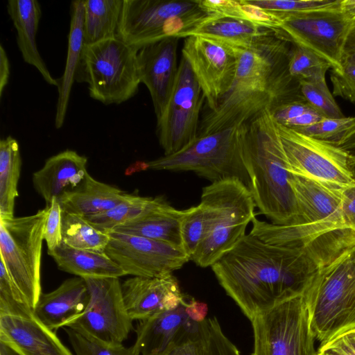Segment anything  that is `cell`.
<instances>
[{
	"label": "cell",
	"mask_w": 355,
	"mask_h": 355,
	"mask_svg": "<svg viewBox=\"0 0 355 355\" xmlns=\"http://www.w3.org/2000/svg\"><path fill=\"white\" fill-rule=\"evenodd\" d=\"M293 44L278 35L248 49H239L236 77L218 107L200 121L198 137L247 123L266 108L305 101L300 83L288 71Z\"/></svg>",
	"instance_id": "cell-2"
},
{
	"label": "cell",
	"mask_w": 355,
	"mask_h": 355,
	"mask_svg": "<svg viewBox=\"0 0 355 355\" xmlns=\"http://www.w3.org/2000/svg\"><path fill=\"white\" fill-rule=\"evenodd\" d=\"M245 1L269 12L291 14L331 7L338 3L340 0H245Z\"/></svg>",
	"instance_id": "cell-40"
},
{
	"label": "cell",
	"mask_w": 355,
	"mask_h": 355,
	"mask_svg": "<svg viewBox=\"0 0 355 355\" xmlns=\"http://www.w3.org/2000/svg\"><path fill=\"white\" fill-rule=\"evenodd\" d=\"M184 214V209H177L164 200L148 214L119 225L112 231L182 247L181 223Z\"/></svg>",
	"instance_id": "cell-26"
},
{
	"label": "cell",
	"mask_w": 355,
	"mask_h": 355,
	"mask_svg": "<svg viewBox=\"0 0 355 355\" xmlns=\"http://www.w3.org/2000/svg\"><path fill=\"white\" fill-rule=\"evenodd\" d=\"M62 243L80 250L104 252L109 241V233L94 227L85 217L62 211Z\"/></svg>",
	"instance_id": "cell-33"
},
{
	"label": "cell",
	"mask_w": 355,
	"mask_h": 355,
	"mask_svg": "<svg viewBox=\"0 0 355 355\" xmlns=\"http://www.w3.org/2000/svg\"><path fill=\"white\" fill-rule=\"evenodd\" d=\"M168 355H205L204 335L200 339L189 340L176 346Z\"/></svg>",
	"instance_id": "cell-48"
},
{
	"label": "cell",
	"mask_w": 355,
	"mask_h": 355,
	"mask_svg": "<svg viewBox=\"0 0 355 355\" xmlns=\"http://www.w3.org/2000/svg\"><path fill=\"white\" fill-rule=\"evenodd\" d=\"M352 121V116L324 118L313 125L292 129L311 138L332 143L348 128Z\"/></svg>",
	"instance_id": "cell-42"
},
{
	"label": "cell",
	"mask_w": 355,
	"mask_h": 355,
	"mask_svg": "<svg viewBox=\"0 0 355 355\" xmlns=\"http://www.w3.org/2000/svg\"><path fill=\"white\" fill-rule=\"evenodd\" d=\"M179 40L166 37L148 44L138 51L139 79L149 91L157 120L167 105L175 80Z\"/></svg>",
	"instance_id": "cell-19"
},
{
	"label": "cell",
	"mask_w": 355,
	"mask_h": 355,
	"mask_svg": "<svg viewBox=\"0 0 355 355\" xmlns=\"http://www.w3.org/2000/svg\"><path fill=\"white\" fill-rule=\"evenodd\" d=\"M220 285L250 320L304 295L320 264L305 245H274L243 236L211 266Z\"/></svg>",
	"instance_id": "cell-1"
},
{
	"label": "cell",
	"mask_w": 355,
	"mask_h": 355,
	"mask_svg": "<svg viewBox=\"0 0 355 355\" xmlns=\"http://www.w3.org/2000/svg\"><path fill=\"white\" fill-rule=\"evenodd\" d=\"M275 35H278L277 30L250 21L214 16L191 31L187 37L200 35L236 48L248 49Z\"/></svg>",
	"instance_id": "cell-27"
},
{
	"label": "cell",
	"mask_w": 355,
	"mask_h": 355,
	"mask_svg": "<svg viewBox=\"0 0 355 355\" xmlns=\"http://www.w3.org/2000/svg\"><path fill=\"white\" fill-rule=\"evenodd\" d=\"M208 230L207 212L202 203L184 209L181 235L182 247L190 259L207 236Z\"/></svg>",
	"instance_id": "cell-36"
},
{
	"label": "cell",
	"mask_w": 355,
	"mask_h": 355,
	"mask_svg": "<svg viewBox=\"0 0 355 355\" xmlns=\"http://www.w3.org/2000/svg\"><path fill=\"white\" fill-rule=\"evenodd\" d=\"M324 118L325 117L315 110H312L289 121L284 126L290 128L309 126L318 123Z\"/></svg>",
	"instance_id": "cell-50"
},
{
	"label": "cell",
	"mask_w": 355,
	"mask_h": 355,
	"mask_svg": "<svg viewBox=\"0 0 355 355\" xmlns=\"http://www.w3.org/2000/svg\"><path fill=\"white\" fill-rule=\"evenodd\" d=\"M138 51L117 36L84 45L76 79L88 85L93 99L121 104L137 93L141 83Z\"/></svg>",
	"instance_id": "cell-8"
},
{
	"label": "cell",
	"mask_w": 355,
	"mask_h": 355,
	"mask_svg": "<svg viewBox=\"0 0 355 355\" xmlns=\"http://www.w3.org/2000/svg\"><path fill=\"white\" fill-rule=\"evenodd\" d=\"M89 300L85 312L67 327L107 343L121 345L132 329L121 283L116 277H85Z\"/></svg>",
	"instance_id": "cell-16"
},
{
	"label": "cell",
	"mask_w": 355,
	"mask_h": 355,
	"mask_svg": "<svg viewBox=\"0 0 355 355\" xmlns=\"http://www.w3.org/2000/svg\"><path fill=\"white\" fill-rule=\"evenodd\" d=\"M342 0L335 6L291 14H276L278 35L294 46L306 49L324 61L331 69L342 67L343 46L352 21Z\"/></svg>",
	"instance_id": "cell-12"
},
{
	"label": "cell",
	"mask_w": 355,
	"mask_h": 355,
	"mask_svg": "<svg viewBox=\"0 0 355 355\" xmlns=\"http://www.w3.org/2000/svg\"><path fill=\"white\" fill-rule=\"evenodd\" d=\"M341 212L345 225L355 231V183L342 189Z\"/></svg>",
	"instance_id": "cell-47"
},
{
	"label": "cell",
	"mask_w": 355,
	"mask_h": 355,
	"mask_svg": "<svg viewBox=\"0 0 355 355\" xmlns=\"http://www.w3.org/2000/svg\"><path fill=\"white\" fill-rule=\"evenodd\" d=\"M47 209L44 229L48 252L52 251L62 243V209L58 199L53 198Z\"/></svg>",
	"instance_id": "cell-43"
},
{
	"label": "cell",
	"mask_w": 355,
	"mask_h": 355,
	"mask_svg": "<svg viewBox=\"0 0 355 355\" xmlns=\"http://www.w3.org/2000/svg\"><path fill=\"white\" fill-rule=\"evenodd\" d=\"M209 15L250 21L277 31L278 16L247 3L245 0H197Z\"/></svg>",
	"instance_id": "cell-34"
},
{
	"label": "cell",
	"mask_w": 355,
	"mask_h": 355,
	"mask_svg": "<svg viewBox=\"0 0 355 355\" xmlns=\"http://www.w3.org/2000/svg\"><path fill=\"white\" fill-rule=\"evenodd\" d=\"M331 66L313 53L297 46H292L288 71L292 77L301 80H325Z\"/></svg>",
	"instance_id": "cell-37"
},
{
	"label": "cell",
	"mask_w": 355,
	"mask_h": 355,
	"mask_svg": "<svg viewBox=\"0 0 355 355\" xmlns=\"http://www.w3.org/2000/svg\"><path fill=\"white\" fill-rule=\"evenodd\" d=\"M83 19L84 0L72 1L66 64L64 73L61 78L58 79V98L55 116V126L57 129L62 128L64 124L71 88L80 62L85 45Z\"/></svg>",
	"instance_id": "cell-28"
},
{
	"label": "cell",
	"mask_w": 355,
	"mask_h": 355,
	"mask_svg": "<svg viewBox=\"0 0 355 355\" xmlns=\"http://www.w3.org/2000/svg\"><path fill=\"white\" fill-rule=\"evenodd\" d=\"M87 159L74 150H66L51 157L33 174V184L49 207L53 198L59 200L85 179Z\"/></svg>",
	"instance_id": "cell-23"
},
{
	"label": "cell",
	"mask_w": 355,
	"mask_h": 355,
	"mask_svg": "<svg viewBox=\"0 0 355 355\" xmlns=\"http://www.w3.org/2000/svg\"><path fill=\"white\" fill-rule=\"evenodd\" d=\"M317 352L318 355H355V329L320 343Z\"/></svg>",
	"instance_id": "cell-45"
},
{
	"label": "cell",
	"mask_w": 355,
	"mask_h": 355,
	"mask_svg": "<svg viewBox=\"0 0 355 355\" xmlns=\"http://www.w3.org/2000/svg\"><path fill=\"white\" fill-rule=\"evenodd\" d=\"M0 339L22 355H73L55 331L42 324L35 313L0 314Z\"/></svg>",
	"instance_id": "cell-21"
},
{
	"label": "cell",
	"mask_w": 355,
	"mask_h": 355,
	"mask_svg": "<svg viewBox=\"0 0 355 355\" xmlns=\"http://www.w3.org/2000/svg\"><path fill=\"white\" fill-rule=\"evenodd\" d=\"M130 196L87 173L79 185L66 192L58 201L63 211L87 217L112 209Z\"/></svg>",
	"instance_id": "cell-25"
},
{
	"label": "cell",
	"mask_w": 355,
	"mask_h": 355,
	"mask_svg": "<svg viewBox=\"0 0 355 355\" xmlns=\"http://www.w3.org/2000/svg\"><path fill=\"white\" fill-rule=\"evenodd\" d=\"M182 56L189 64L209 112L216 110L234 81L239 49L200 35L184 38Z\"/></svg>",
	"instance_id": "cell-15"
},
{
	"label": "cell",
	"mask_w": 355,
	"mask_h": 355,
	"mask_svg": "<svg viewBox=\"0 0 355 355\" xmlns=\"http://www.w3.org/2000/svg\"><path fill=\"white\" fill-rule=\"evenodd\" d=\"M299 83L304 101L316 112L325 118L345 116L329 89L326 80H301Z\"/></svg>",
	"instance_id": "cell-38"
},
{
	"label": "cell",
	"mask_w": 355,
	"mask_h": 355,
	"mask_svg": "<svg viewBox=\"0 0 355 355\" xmlns=\"http://www.w3.org/2000/svg\"><path fill=\"white\" fill-rule=\"evenodd\" d=\"M164 200L162 197L151 198L130 194L127 200L112 209L85 218L98 230L109 233L114 227L148 214Z\"/></svg>",
	"instance_id": "cell-32"
},
{
	"label": "cell",
	"mask_w": 355,
	"mask_h": 355,
	"mask_svg": "<svg viewBox=\"0 0 355 355\" xmlns=\"http://www.w3.org/2000/svg\"><path fill=\"white\" fill-rule=\"evenodd\" d=\"M6 9L17 32V43L23 60L34 67L49 85L59 87L40 55L37 47L36 35L42 10L36 0H9Z\"/></svg>",
	"instance_id": "cell-24"
},
{
	"label": "cell",
	"mask_w": 355,
	"mask_h": 355,
	"mask_svg": "<svg viewBox=\"0 0 355 355\" xmlns=\"http://www.w3.org/2000/svg\"><path fill=\"white\" fill-rule=\"evenodd\" d=\"M277 125L290 173L340 189L355 183L348 155L343 149Z\"/></svg>",
	"instance_id": "cell-14"
},
{
	"label": "cell",
	"mask_w": 355,
	"mask_h": 355,
	"mask_svg": "<svg viewBox=\"0 0 355 355\" xmlns=\"http://www.w3.org/2000/svg\"><path fill=\"white\" fill-rule=\"evenodd\" d=\"M291 181L297 207L295 223L275 225L254 217L250 233L270 244H304L320 267L355 247V231L343 220V189L291 173Z\"/></svg>",
	"instance_id": "cell-3"
},
{
	"label": "cell",
	"mask_w": 355,
	"mask_h": 355,
	"mask_svg": "<svg viewBox=\"0 0 355 355\" xmlns=\"http://www.w3.org/2000/svg\"><path fill=\"white\" fill-rule=\"evenodd\" d=\"M0 355H22L8 342L0 339Z\"/></svg>",
	"instance_id": "cell-52"
},
{
	"label": "cell",
	"mask_w": 355,
	"mask_h": 355,
	"mask_svg": "<svg viewBox=\"0 0 355 355\" xmlns=\"http://www.w3.org/2000/svg\"><path fill=\"white\" fill-rule=\"evenodd\" d=\"M47 209L21 217L0 216L1 261L35 310L40 296L41 256Z\"/></svg>",
	"instance_id": "cell-10"
},
{
	"label": "cell",
	"mask_w": 355,
	"mask_h": 355,
	"mask_svg": "<svg viewBox=\"0 0 355 355\" xmlns=\"http://www.w3.org/2000/svg\"><path fill=\"white\" fill-rule=\"evenodd\" d=\"M250 321L253 355H318L304 294L282 302Z\"/></svg>",
	"instance_id": "cell-11"
},
{
	"label": "cell",
	"mask_w": 355,
	"mask_h": 355,
	"mask_svg": "<svg viewBox=\"0 0 355 355\" xmlns=\"http://www.w3.org/2000/svg\"><path fill=\"white\" fill-rule=\"evenodd\" d=\"M312 110H315L306 101H293L283 104L271 112L275 121L285 125L289 121Z\"/></svg>",
	"instance_id": "cell-46"
},
{
	"label": "cell",
	"mask_w": 355,
	"mask_h": 355,
	"mask_svg": "<svg viewBox=\"0 0 355 355\" xmlns=\"http://www.w3.org/2000/svg\"><path fill=\"white\" fill-rule=\"evenodd\" d=\"M205 355H241L234 344L225 335L216 317L203 321Z\"/></svg>",
	"instance_id": "cell-41"
},
{
	"label": "cell",
	"mask_w": 355,
	"mask_h": 355,
	"mask_svg": "<svg viewBox=\"0 0 355 355\" xmlns=\"http://www.w3.org/2000/svg\"><path fill=\"white\" fill-rule=\"evenodd\" d=\"M333 93L355 104V64H343L340 69H331Z\"/></svg>",
	"instance_id": "cell-44"
},
{
	"label": "cell",
	"mask_w": 355,
	"mask_h": 355,
	"mask_svg": "<svg viewBox=\"0 0 355 355\" xmlns=\"http://www.w3.org/2000/svg\"><path fill=\"white\" fill-rule=\"evenodd\" d=\"M245 161L255 206L272 224L291 225L297 207L277 123L265 109L248 123Z\"/></svg>",
	"instance_id": "cell-4"
},
{
	"label": "cell",
	"mask_w": 355,
	"mask_h": 355,
	"mask_svg": "<svg viewBox=\"0 0 355 355\" xmlns=\"http://www.w3.org/2000/svg\"><path fill=\"white\" fill-rule=\"evenodd\" d=\"M48 254L60 270L79 277L119 278L126 275L105 252L76 249L62 243Z\"/></svg>",
	"instance_id": "cell-29"
},
{
	"label": "cell",
	"mask_w": 355,
	"mask_h": 355,
	"mask_svg": "<svg viewBox=\"0 0 355 355\" xmlns=\"http://www.w3.org/2000/svg\"><path fill=\"white\" fill-rule=\"evenodd\" d=\"M248 123H239L198 137L183 150L156 159L139 163V170L193 171L211 182L237 179L250 190L245 150Z\"/></svg>",
	"instance_id": "cell-5"
},
{
	"label": "cell",
	"mask_w": 355,
	"mask_h": 355,
	"mask_svg": "<svg viewBox=\"0 0 355 355\" xmlns=\"http://www.w3.org/2000/svg\"><path fill=\"white\" fill-rule=\"evenodd\" d=\"M202 202L207 212V236L191 257L197 266H211L245 234L255 217V204L249 189L239 180L211 182L202 189Z\"/></svg>",
	"instance_id": "cell-7"
},
{
	"label": "cell",
	"mask_w": 355,
	"mask_h": 355,
	"mask_svg": "<svg viewBox=\"0 0 355 355\" xmlns=\"http://www.w3.org/2000/svg\"><path fill=\"white\" fill-rule=\"evenodd\" d=\"M349 168L351 173L352 174L354 182H355V159L354 160H350L349 159Z\"/></svg>",
	"instance_id": "cell-54"
},
{
	"label": "cell",
	"mask_w": 355,
	"mask_h": 355,
	"mask_svg": "<svg viewBox=\"0 0 355 355\" xmlns=\"http://www.w3.org/2000/svg\"><path fill=\"white\" fill-rule=\"evenodd\" d=\"M304 295L316 340L355 329V247L320 267Z\"/></svg>",
	"instance_id": "cell-6"
},
{
	"label": "cell",
	"mask_w": 355,
	"mask_h": 355,
	"mask_svg": "<svg viewBox=\"0 0 355 355\" xmlns=\"http://www.w3.org/2000/svg\"><path fill=\"white\" fill-rule=\"evenodd\" d=\"M10 67L8 58L3 46L0 44V97L7 86L10 78Z\"/></svg>",
	"instance_id": "cell-51"
},
{
	"label": "cell",
	"mask_w": 355,
	"mask_h": 355,
	"mask_svg": "<svg viewBox=\"0 0 355 355\" xmlns=\"http://www.w3.org/2000/svg\"><path fill=\"white\" fill-rule=\"evenodd\" d=\"M355 64V21H352L342 53V64Z\"/></svg>",
	"instance_id": "cell-49"
},
{
	"label": "cell",
	"mask_w": 355,
	"mask_h": 355,
	"mask_svg": "<svg viewBox=\"0 0 355 355\" xmlns=\"http://www.w3.org/2000/svg\"><path fill=\"white\" fill-rule=\"evenodd\" d=\"M121 290L128 315L132 320L138 321L176 308L185 297L173 275L132 277L121 283Z\"/></svg>",
	"instance_id": "cell-20"
},
{
	"label": "cell",
	"mask_w": 355,
	"mask_h": 355,
	"mask_svg": "<svg viewBox=\"0 0 355 355\" xmlns=\"http://www.w3.org/2000/svg\"><path fill=\"white\" fill-rule=\"evenodd\" d=\"M76 355H140L134 346L105 343L85 332L69 327L63 328Z\"/></svg>",
	"instance_id": "cell-35"
},
{
	"label": "cell",
	"mask_w": 355,
	"mask_h": 355,
	"mask_svg": "<svg viewBox=\"0 0 355 355\" xmlns=\"http://www.w3.org/2000/svg\"><path fill=\"white\" fill-rule=\"evenodd\" d=\"M21 157L17 141L8 136L0 141V216L13 217Z\"/></svg>",
	"instance_id": "cell-31"
},
{
	"label": "cell",
	"mask_w": 355,
	"mask_h": 355,
	"mask_svg": "<svg viewBox=\"0 0 355 355\" xmlns=\"http://www.w3.org/2000/svg\"><path fill=\"white\" fill-rule=\"evenodd\" d=\"M205 101L189 64L182 56L171 96L157 120V135L164 155L183 150L198 138Z\"/></svg>",
	"instance_id": "cell-13"
},
{
	"label": "cell",
	"mask_w": 355,
	"mask_h": 355,
	"mask_svg": "<svg viewBox=\"0 0 355 355\" xmlns=\"http://www.w3.org/2000/svg\"><path fill=\"white\" fill-rule=\"evenodd\" d=\"M104 252L127 275L164 277L191 260L182 247L116 232H109Z\"/></svg>",
	"instance_id": "cell-17"
},
{
	"label": "cell",
	"mask_w": 355,
	"mask_h": 355,
	"mask_svg": "<svg viewBox=\"0 0 355 355\" xmlns=\"http://www.w3.org/2000/svg\"><path fill=\"white\" fill-rule=\"evenodd\" d=\"M341 5L350 19L355 21V0H342Z\"/></svg>",
	"instance_id": "cell-53"
},
{
	"label": "cell",
	"mask_w": 355,
	"mask_h": 355,
	"mask_svg": "<svg viewBox=\"0 0 355 355\" xmlns=\"http://www.w3.org/2000/svg\"><path fill=\"white\" fill-rule=\"evenodd\" d=\"M89 300L85 279L75 277L64 280L53 291L42 293L34 313L42 324L55 331L77 320L85 312Z\"/></svg>",
	"instance_id": "cell-22"
},
{
	"label": "cell",
	"mask_w": 355,
	"mask_h": 355,
	"mask_svg": "<svg viewBox=\"0 0 355 355\" xmlns=\"http://www.w3.org/2000/svg\"><path fill=\"white\" fill-rule=\"evenodd\" d=\"M123 0H84L85 45L116 37Z\"/></svg>",
	"instance_id": "cell-30"
},
{
	"label": "cell",
	"mask_w": 355,
	"mask_h": 355,
	"mask_svg": "<svg viewBox=\"0 0 355 355\" xmlns=\"http://www.w3.org/2000/svg\"><path fill=\"white\" fill-rule=\"evenodd\" d=\"M190 297L185 295L173 309L139 320L134 346L140 355H168L176 346L203 336V321L198 322L187 309Z\"/></svg>",
	"instance_id": "cell-18"
},
{
	"label": "cell",
	"mask_w": 355,
	"mask_h": 355,
	"mask_svg": "<svg viewBox=\"0 0 355 355\" xmlns=\"http://www.w3.org/2000/svg\"><path fill=\"white\" fill-rule=\"evenodd\" d=\"M212 17L197 0H123L117 37L139 49L166 37L184 39Z\"/></svg>",
	"instance_id": "cell-9"
},
{
	"label": "cell",
	"mask_w": 355,
	"mask_h": 355,
	"mask_svg": "<svg viewBox=\"0 0 355 355\" xmlns=\"http://www.w3.org/2000/svg\"><path fill=\"white\" fill-rule=\"evenodd\" d=\"M34 313L26 300L10 278L3 263H0V314L25 316Z\"/></svg>",
	"instance_id": "cell-39"
}]
</instances>
